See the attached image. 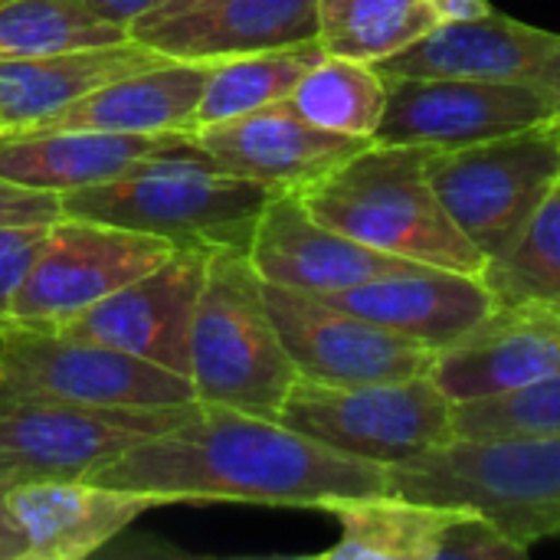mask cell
<instances>
[{
	"mask_svg": "<svg viewBox=\"0 0 560 560\" xmlns=\"http://www.w3.org/2000/svg\"><path fill=\"white\" fill-rule=\"evenodd\" d=\"M266 308L272 325L305 381L318 384H374L407 381L433 371L436 351L345 312L318 295L266 285Z\"/></svg>",
	"mask_w": 560,
	"mask_h": 560,
	"instance_id": "cell-12",
	"label": "cell"
},
{
	"mask_svg": "<svg viewBox=\"0 0 560 560\" xmlns=\"http://www.w3.org/2000/svg\"><path fill=\"white\" fill-rule=\"evenodd\" d=\"M0 400L161 410L194 404L197 394L184 374L66 331H7L0 338Z\"/></svg>",
	"mask_w": 560,
	"mask_h": 560,
	"instance_id": "cell-8",
	"label": "cell"
},
{
	"mask_svg": "<svg viewBox=\"0 0 560 560\" xmlns=\"http://www.w3.org/2000/svg\"><path fill=\"white\" fill-rule=\"evenodd\" d=\"M377 69L387 79L538 82L560 95V33L492 10L476 20L436 23Z\"/></svg>",
	"mask_w": 560,
	"mask_h": 560,
	"instance_id": "cell-14",
	"label": "cell"
},
{
	"mask_svg": "<svg viewBox=\"0 0 560 560\" xmlns=\"http://www.w3.org/2000/svg\"><path fill=\"white\" fill-rule=\"evenodd\" d=\"M59 217H62V194L0 177V226L56 223Z\"/></svg>",
	"mask_w": 560,
	"mask_h": 560,
	"instance_id": "cell-32",
	"label": "cell"
},
{
	"mask_svg": "<svg viewBox=\"0 0 560 560\" xmlns=\"http://www.w3.org/2000/svg\"><path fill=\"white\" fill-rule=\"evenodd\" d=\"M167 56L154 52L138 39L115 46H89L46 56L0 59V121L13 128H36L59 115L82 95L128 75L151 69Z\"/></svg>",
	"mask_w": 560,
	"mask_h": 560,
	"instance_id": "cell-23",
	"label": "cell"
},
{
	"mask_svg": "<svg viewBox=\"0 0 560 560\" xmlns=\"http://www.w3.org/2000/svg\"><path fill=\"white\" fill-rule=\"evenodd\" d=\"M387 472L394 495L476 509L528 551L560 538V436H453Z\"/></svg>",
	"mask_w": 560,
	"mask_h": 560,
	"instance_id": "cell-4",
	"label": "cell"
},
{
	"mask_svg": "<svg viewBox=\"0 0 560 560\" xmlns=\"http://www.w3.org/2000/svg\"><path fill=\"white\" fill-rule=\"evenodd\" d=\"M131 39L171 59L217 62L318 39V0H207L180 16L135 26Z\"/></svg>",
	"mask_w": 560,
	"mask_h": 560,
	"instance_id": "cell-20",
	"label": "cell"
},
{
	"mask_svg": "<svg viewBox=\"0 0 560 560\" xmlns=\"http://www.w3.org/2000/svg\"><path fill=\"white\" fill-rule=\"evenodd\" d=\"M318 299L407 335L433 351L456 345L499 308L482 276L443 266H410Z\"/></svg>",
	"mask_w": 560,
	"mask_h": 560,
	"instance_id": "cell-17",
	"label": "cell"
},
{
	"mask_svg": "<svg viewBox=\"0 0 560 560\" xmlns=\"http://www.w3.org/2000/svg\"><path fill=\"white\" fill-rule=\"evenodd\" d=\"M560 118V95L538 82L387 79V108L374 141L463 148Z\"/></svg>",
	"mask_w": 560,
	"mask_h": 560,
	"instance_id": "cell-11",
	"label": "cell"
},
{
	"mask_svg": "<svg viewBox=\"0 0 560 560\" xmlns=\"http://www.w3.org/2000/svg\"><path fill=\"white\" fill-rule=\"evenodd\" d=\"M322 56H325V46L318 39H305V43L279 46V49H259V52L217 59L210 66V75L197 105V128L256 112L272 102H285L295 82L305 75V69L318 62Z\"/></svg>",
	"mask_w": 560,
	"mask_h": 560,
	"instance_id": "cell-26",
	"label": "cell"
},
{
	"mask_svg": "<svg viewBox=\"0 0 560 560\" xmlns=\"http://www.w3.org/2000/svg\"><path fill=\"white\" fill-rule=\"evenodd\" d=\"M482 279L499 305L560 318V180L515 240L486 262Z\"/></svg>",
	"mask_w": 560,
	"mask_h": 560,
	"instance_id": "cell-27",
	"label": "cell"
},
{
	"mask_svg": "<svg viewBox=\"0 0 560 560\" xmlns=\"http://www.w3.org/2000/svg\"><path fill=\"white\" fill-rule=\"evenodd\" d=\"M279 420L338 453L387 469L453 440V400L430 374L374 384H318L299 377Z\"/></svg>",
	"mask_w": 560,
	"mask_h": 560,
	"instance_id": "cell-7",
	"label": "cell"
},
{
	"mask_svg": "<svg viewBox=\"0 0 560 560\" xmlns=\"http://www.w3.org/2000/svg\"><path fill=\"white\" fill-rule=\"evenodd\" d=\"M207 259L210 253L180 246L167 262L105 295L59 331L135 354L187 377L190 322L207 276Z\"/></svg>",
	"mask_w": 560,
	"mask_h": 560,
	"instance_id": "cell-13",
	"label": "cell"
},
{
	"mask_svg": "<svg viewBox=\"0 0 560 560\" xmlns=\"http://www.w3.org/2000/svg\"><path fill=\"white\" fill-rule=\"evenodd\" d=\"M430 184L463 236L492 259L560 180V118L443 148L427 161Z\"/></svg>",
	"mask_w": 560,
	"mask_h": 560,
	"instance_id": "cell-6",
	"label": "cell"
},
{
	"mask_svg": "<svg viewBox=\"0 0 560 560\" xmlns=\"http://www.w3.org/2000/svg\"><path fill=\"white\" fill-rule=\"evenodd\" d=\"M453 436H560V374L502 397L453 404Z\"/></svg>",
	"mask_w": 560,
	"mask_h": 560,
	"instance_id": "cell-30",
	"label": "cell"
},
{
	"mask_svg": "<svg viewBox=\"0 0 560 560\" xmlns=\"http://www.w3.org/2000/svg\"><path fill=\"white\" fill-rule=\"evenodd\" d=\"M433 151L427 144L368 141L295 194L318 223L377 253L482 276L489 259L450 220L430 184L427 161Z\"/></svg>",
	"mask_w": 560,
	"mask_h": 560,
	"instance_id": "cell-2",
	"label": "cell"
},
{
	"mask_svg": "<svg viewBox=\"0 0 560 560\" xmlns=\"http://www.w3.org/2000/svg\"><path fill=\"white\" fill-rule=\"evenodd\" d=\"M184 407L105 410L49 400H0V486L85 479L128 446L184 420Z\"/></svg>",
	"mask_w": 560,
	"mask_h": 560,
	"instance_id": "cell-10",
	"label": "cell"
},
{
	"mask_svg": "<svg viewBox=\"0 0 560 560\" xmlns=\"http://www.w3.org/2000/svg\"><path fill=\"white\" fill-rule=\"evenodd\" d=\"M0 3H3V0H0Z\"/></svg>",
	"mask_w": 560,
	"mask_h": 560,
	"instance_id": "cell-38",
	"label": "cell"
},
{
	"mask_svg": "<svg viewBox=\"0 0 560 560\" xmlns=\"http://www.w3.org/2000/svg\"><path fill=\"white\" fill-rule=\"evenodd\" d=\"M180 246L115 223L59 217L10 308V331H59L75 315L167 262Z\"/></svg>",
	"mask_w": 560,
	"mask_h": 560,
	"instance_id": "cell-9",
	"label": "cell"
},
{
	"mask_svg": "<svg viewBox=\"0 0 560 560\" xmlns=\"http://www.w3.org/2000/svg\"><path fill=\"white\" fill-rule=\"evenodd\" d=\"M285 102L325 131L374 141L387 108V75L374 62L325 52L305 69Z\"/></svg>",
	"mask_w": 560,
	"mask_h": 560,
	"instance_id": "cell-25",
	"label": "cell"
},
{
	"mask_svg": "<svg viewBox=\"0 0 560 560\" xmlns=\"http://www.w3.org/2000/svg\"><path fill=\"white\" fill-rule=\"evenodd\" d=\"M85 3L95 16H102L105 23H115L128 33L135 23H141L158 7V0H85Z\"/></svg>",
	"mask_w": 560,
	"mask_h": 560,
	"instance_id": "cell-33",
	"label": "cell"
},
{
	"mask_svg": "<svg viewBox=\"0 0 560 560\" xmlns=\"http://www.w3.org/2000/svg\"><path fill=\"white\" fill-rule=\"evenodd\" d=\"M85 479L174 502H253L325 509L390 492L387 466L338 453L282 420L194 400L184 420L148 436Z\"/></svg>",
	"mask_w": 560,
	"mask_h": 560,
	"instance_id": "cell-1",
	"label": "cell"
},
{
	"mask_svg": "<svg viewBox=\"0 0 560 560\" xmlns=\"http://www.w3.org/2000/svg\"><path fill=\"white\" fill-rule=\"evenodd\" d=\"M3 131H10V128H7V125H3V121H0V135H3Z\"/></svg>",
	"mask_w": 560,
	"mask_h": 560,
	"instance_id": "cell-37",
	"label": "cell"
},
{
	"mask_svg": "<svg viewBox=\"0 0 560 560\" xmlns=\"http://www.w3.org/2000/svg\"><path fill=\"white\" fill-rule=\"evenodd\" d=\"M436 23L430 0H318V43L325 52L374 66Z\"/></svg>",
	"mask_w": 560,
	"mask_h": 560,
	"instance_id": "cell-28",
	"label": "cell"
},
{
	"mask_svg": "<svg viewBox=\"0 0 560 560\" xmlns=\"http://www.w3.org/2000/svg\"><path fill=\"white\" fill-rule=\"evenodd\" d=\"M190 384L197 400L279 420L299 371L266 308L246 249H217L190 322Z\"/></svg>",
	"mask_w": 560,
	"mask_h": 560,
	"instance_id": "cell-5",
	"label": "cell"
},
{
	"mask_svg": "<svg viewBox=\"0 0 560 560\" xmlns=\"http://www.w3.org/2000/svg\"><path fill=\"white\" fill-rule=\"evenodd\" d=\"M52 223L0 226V338L10 331V308Z\"/></svg>",
	"mask_w": 560,
	"mask_h": 560,
	"instance_id": "cell-31",
	"label": "cell"
},
{
	"mask_svg": "<svg viewBox=\"0 0 560 560\" xmlns=\"http://www.w3.org/2000/svg\"><path fill=\"white\" fill-rule=\"evenodd\" d=\"M322 512L341 528V541L322 551V560H443L456 522L469 509L384 492L335 499Z\"/></svg>",
	"mask_w": 560,
	"mask_h": 560,
	"instance_id": "cell-24",
	"label": "cell"
},
{
	"mask_svg": "<svg viewBox=\"0 0 560 560\" xmlns=\"http://www.w3.org/2000/svg\"><path fill=\"white\" fill-rule=\"evenodd\" d=\"M276 190L220 167L194 138L158 151L125 174L62 194V217L115 223L187 249H246Z\"/></svg>",
	"mask_w": 560,
	"mask_h": 560,
	"instance_id": "cell-3",
	"label": "cell"
},
{
	"mask_svg": "<svg viewBox=\"0 0 560 560\" xmlns=\"http://www.w3.org/2000/svg\"><path fill=\"white\" fill-rule=\"evenodd\" d=\"M190 138L220 167L269 190H299L368 144L305 121L289 102L200 125Z\"/></svg>",
	"mask_w": 560,
	"mask_h": 560,
	"instance_id": "cell-16",
	"label": "cell"
},
{
	"mask_svg": "<svg viewBox=\"0 0 560 560\" xmlns=\"http://www.w3.org/2000/svg\"><path fill=\"white\" fill-rule=\"evenodd\" d=\"M26 558V541L7 509V495L0 486V560H23Z\"/></svg>",
	"mask_w": 560,
	"mask_h": 560,
	"instance_id": "cell-34",
	"label": "cell"
},
{
	"mask_svg": "<svg viewBox=\"0 0 560 560\" xmlns=\"http://www.w3.org/2000/svg\"><path fill=\"white\" fill-rule=\"evenodd\" d=\"M125 39H131V33L95 16L85 0H3L0 3V59L115 46Z\"/></svg>",
	"mask_w": 560,
	"mask_h": 560,
	"instance_id": "cell-29",
	"label": "cell"
},
{
	"mask_svg": "<svg viewBox=\"0 0 560 560\" xmlns=\"http://www.w3.org/2000/svg\"><path fill=\"white\" fill-rule=\"evenodd\" d=\"M560 374V318L499 305L479 328L436 351L433 384L453 400H486Z\"/></svg>",
	"mask_w": 560,
	"mask_h": 560,
	"instance_id": "cell-19",
	"label": "cell"
},
{
	"mask_svg": "<svg viewBox=\"0 0 560 560\" xmlns=\"http://www.w3.org/2000/svg\"><path fill=\"white\" fill-rule=\"evenodd\" d=\"M433 13L440 23H450V20H476V16H486L492 13V3L489 0H430Z\"/></svg>",
	"mask_w": 560,
	"mask_h": 560,
	"instance_id": "cell-35",
	"label": "cell"
},
{
	"mask_svg": "<svg viewBox=\"0 0 560 560\" xmlns=\"http://www.w3.org/2000/svg\"><path fill=\"white\" fill-rule=\"evenodd\" d=\"M213 62L164 59L151 69L128 72L36 128H95L128 135H194L197 105Z\"/></svg>",
	"mask_w": 560,
	"mask_h": 560,
	"instance_id": "cell-22",
	"label": "cell"
},
{
	"mask_svg": "<svg viewBox=\"0 0 560 560\" xmlns=\"http://www.w3.org/2000/svg\"><path fill=\"white\" fill-rule=\"evenodd\" d=\"M246 256L266 285L308 295H335L371 279L420 266L390 253H377L318 223L295 190H276L266 200Z\"/></svg>",
	"mask_w": 560,
	"mask_h": 560,
	"instance_id": "cell-15",
	"label": "cell"
},
{
	"mask_svg": "<svg viewBox=\"0 0 560 560\" xmlns=\"http://www.w3.org/2000/svg\"><path fill=\"white\" fill-rule=\"evenodd\" d=\"M190 135H128L95 128H13L0 135V177L39 190H82L131 164L184 144Z\"/></svg>",
	"mask_w": 560,
	"mask_h": 560,
	"instance_id": "cell-21",
	"label": "cell"
},
{
	"mask_svg": "<svg viewBox=\"0 0 560 560\" xmlns=\"http://www.w3.org/2000/svg\"><path fill=\"white\" fill-rule=\"evenodd\" d=\"M7 509L26 541L30 560H82L115 541L135 518L167 505L148 492H128L92 479H36L3 486Z\"/></svg>",
	"mask_w": 560,
	"mask_h": 560,
	"instance_id": "cell-18",
	"label": "cell"
},
{
	"mask_svg": "<svg viewBox=\"0 0 560 560\" xmlns=\"http://www.w3.org/2000/svg\"><path fill=\"white\" fill-rule=\"evenodd\" d=\"M200 3H207V0H158V7H154L141 23H135V26H148V23H161V20L180 16V13H187V10H194V7H200ZM135 26H131V30H135Z\"/></svg>",
	"mask_w": 560,
	"mask_h": 560,
	"instance_id": "cell-36",
	"label": "cell"
}]
</instances>
